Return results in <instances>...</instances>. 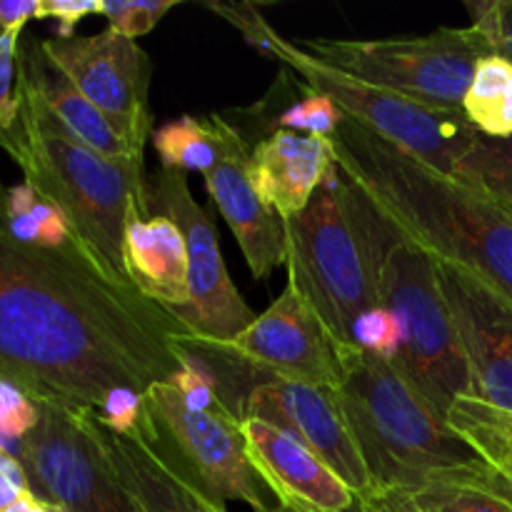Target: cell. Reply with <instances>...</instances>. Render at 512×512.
Instances as JSON below:
<instances>
[{"mask_svg": "<svg viewBox=\"0 0 512 512\" xmlns=\"http://www.w3.org/2000/svg\"><path fill=\"white\" fill-rule=\"evenodd\" d=\"M195 335L173 310L105 275L78 245L0 230V383L33 403L100 415L188 368Z\"/></svg>", "mask_w": 512, "mask_h": 512, "instance_id": "1", "label": "cell"}, {"mask_svg": "<svg viewBox=\"0 0 512 512\" xmlns=\"http://www.w3.org/2000/svg\"><path fill=\"white\" fill-rule=\"evenodd\" d=\"M223 135V155L213 170L203 175L210 198L233 230L243 258L255 280H265L278 265H285V230L275 210L263 203L248 173L250 148L238 130L213 115Z\"/></svg>", "mask_w": 512, "mask_h": 512, "instance_id": "16", "label": "cell"}, {"mask_svg": "<svg viewBox=\"0 0 512 512\" xmlns=\"http://www.w3.org/2000/svg\"><path fill=\"white\" fill-rule=\"evenodd\" d=\"M333 163L385 228L435 263L468 270L512 308V208L355 120L330 138Z\"/></svg>", "mask_w": 512, "mask_h": 512, "instance_id": "2", "label": "cell"}, {"mask_svg": "<svg viewBox=\"0 0 512 512\" xmlns=\"http://www.w3.org/2000/svg\"><path fill=\"white\" fill-rule=\"evenodd\" d=\"M478 140H480V145H483V148L493 155V158L512 165V135L510 138H488V135L480 133Z\"/></svg>", "mask_w": 512, "mask_h": 512, "instance_id": "36", "label": "cell"}, {"mask_svg": "<svg viewBox=\"0 0 512 512\" xmlns=\"http://www.w3.org/2000/svg\"><path fill=\"white\" fill-rule=\"evenodd\" d=\"M248 460L265 488L298 512H350L358 495L325 460L303 443L263 420H240Z\"/></svg>", "mask_w": 512, "mask_h": 512, "instance_id": "17", "label": "cell"}, {"mask_svg": "<svg viewBox=\"0 0 512 512\" xmlns=\"http://www.w3.org/2000/svg\"><path fill=\"white\" fill-rule=\"evenodd\" d=\"M335 355V395L373 480V498L425 485H475L512 500L495 470L450 428L393 360L365 348H340Z\"/></svg>", "mask_w": 512, "mask_h": 512, "instance_id": "3", "label": "cell"}, {"mask_svg": "<svg viewBox=\"0 0 512 512\" xmlns=\"http://www.w3.org/2000/svg\"><path fill=\"white\" fill-rule=\"evenodd\" d=\"M135 428L215 503L238 500L255 512L273 508L263 480L250 465L240 418L233 410L193 408L178 385L168 380L145 393Z\"/></svg>", "mask_w": 512, "mask_h": 512, "instance_id": "8", "label": "cell"}, {"mask_svg": "<svg viewBox=\"0 0 512 512\" xmlns=\"http://www.w3.org/2000/svg\"><path fill=\"white\" fill-rule=\"evenodd\" d=\"M105 0H40L38 20H55L58 38H73V30L88 15L103 13Z\"/></svg>", "mask_w": 512, "mask_h": 512, "instance_id": "33", "label": "cell"}, {"mask_svg": "<svg viewBox=\"0 0 512 512\" xmlns=\"http://www.w3.org/2000/svg\"><path fill=\"white\" fill-rule=\"evenodd\" d=\"M380 305L393 315L398 328L393 363L448 420L455 400L475 398V385L448 300L440 290L435 260L410 243L395 240L380 270Z\"/></svg>", "mask_w": 512, "mask_h": 512, "instance_id": "6", "label": "cell"}, {"mask_svg": "<svg viewBox=\"0 0 512 512\" xmlns=\"http://www.w3.org/2000/svg\"><path fill=\"white\" fill-rule=\"evenodd\" d=\"M175 5L178 0H105L100 15L108 23V30L135 40L148 35Z\"/></svg>", "mask_w": 512, "mask_h": 512, "instance_id": "28", "label": "cell"}, {"mask_svg": "<svg viewBox=\"0 0 512 512\" xmlns=\"http://www.w3.org/2000/svg\"><path fill=\"white\" fill-rule=\"evenodd\" d=\"M28 493H33V488H30V478L23 463L18 455L0 445V512H8Z\"/></svg>", "mask_w": 512, "mask_h": 512, "instance_id": "34", "label": "cell"}, {"mask_svg": "<svg viewBox=\"0 0 512 512\" xmlns=\"http://www.w3.org/2000/svg\"><path fill=\"white\" fill-rule=\"evenodd\" d=\"M30 488L63 512H143L108 458L93 413L35 403V423L18 443Z\"/></svg>", "mask_w": 512, "mask_h": 512, "instance_id": "10", "label": "cell"}, {"mask_svg": "<svg viewBox=\"0 0 512 512\" xmlns=\"http://www.w3.org/2000/svg\"><path fill=\"white\" fill-rule=\"evenodd\" d=\"M100 435L120 483L143 512H228L138 428L113 433L100 425Z\"/></svg>", "mask_w": 512, "mask_h": 512, "instance_id": "19", "label": "cell"}, {"mask_svg": "<svg viewBox=\"0 0 512 512\" xmlns=\"http://www.w3.org/2000/svg\"><path fill=\"white\" fill-rule=\"evenodd\" d=\"M195 350L223 358L233 368L263 373L265 380H298L325 388L338 383L333 340L313 305L290 283L238 338Z\"/></svg>", "mask_w": 512, "mask_h": 512, "instance_id": "13", "label": "cell"}, {"mask_svg": "<svg viewBox=\"0 0 512 512\" xmlns=\"http://www.w3.org/2000/svg\"><path fill=\"white\" fill-rule=\"evenodd\" d=\"M360 512H512V500L475 485L390 490L358 505Z\"/></svg>", "mask_w": 512, "mask_h": 512, "instance_id": "25", "label": "cell"}, {"mask_svg": "<svg viewBox=\"0 0 512 512\" xmlns=\"http://www.w3.org/2000/svg\"><path fill=\"white\" fill-rule=\"evenodd\" d=\"M20 70L30 80L40 98L60 118V123L88 148L105 158L143 160V148L130 143L108 118L50 63L40 50V43H30L20 50Z\"/></svg>", "mask_w": 512, "mask_h": 512, "instance_id": "22", "label": "cell"}, {"mask_svg": "<svg viewBox=\"0 0 512 512\" xmlns=\"http://www.w3.org/2000/svg\"><path fill=\"white\" fill-rule=\"evenodd\" d=\"M333 170L328 138L278 130L250 148L248 173L255 190L280 220L303 213Z\"/></svg>", "mask_w": 512, "mask_h": 512, "instance_id": "18", "label": "cell"}, {"mask_svg": "<svg viewBox=\"0 0 512 512\" xmlns=\"http://www.w3.org/2000/svg\"><path fill=\"white\" fill-rule=\"evenodd\" d=\"M435 273L468 358L475 398L512 410V308L468 270L435 263Z\"/></svg>", "mask_w": 512, "mask_h": 512, "instance_id": "15", "label": "cell"}, {"mask_svg": "<svg viewBox=\"0 0 512 512\" xmlns=\"http://www.w3.org/2000/svg\"><path fill=\"white\" fill-rule=\"evenodd\" d=\"M150 208L153 213L168 215L185 235L190 303L173 313L193 330V348H213L238 338L258 315L230 280L218 230L195 200L188 173L160 168L150 178Z\"/></svg>", "mask_w": 512, "mask_h": 512, "instance_id": "11", "label": "cell"}, {"mask_svg": "<svg viewBox=\"0 0 512 512\" xmlns=\"http://www.w3.org/2000/svg\"><path fill=\"white\" fill-rule=\"evenodd\" d=\"M0 38H3V30H0Z\"/></svg>", "mask_w": 512, "mask_h": 512, "instance_id": "40", "label": "cell"}, {"mask_svg": "<svg viewBox=\"0 0 512 512\" xmlns=\"http://www.w3.org/2000/svg\"><path fill=\"white\" fill-rule=\"evenodd\" d=\"M463 113L488 138L512 135V60L488 55L475 68L463 100Z\"/></svg>", "mask_w": 512, "mask_h": 512, "instance_id": "27", "label": "cell"}, {"mask_svg": "<svg viewBox=\"0 0 512 512\" xmlns=\"http://www.w3.org/2000/svg\"><path fill=\"white\" fill-rule=\"evenodd\" d=\"M225 115H233L238 120H228L240 138L248 143L250 138L265 140L278 130H293L303 135H318V138H333L343 125L345 115L333 105V100L325 98L315 88H310L305 80H295L293 70H280L273 88L263 95L255 105L240 110H230ZM255 143V145H258Z\"/></svg>", "mask_w": 512, "mask_h": 512, "instance_id": "21", "label": "cell"}, {"mask_svg": "<svg viewBox=\"0 0 512 512\" xmlns=\"http://www.w3.org/2000/svg\"><path fill=\"white\" fill-rule=\"evenodd\" d=\"M283 230L288 283L313 305L335 350L355 348V328L380 308V270L398 238L335 163Z\"/></svg>", "mask_w": 512, "mask_h": 512, "instance_id": "5", "label": "cell"}, {"mask_svg": "<svg viewBox=\"0 0 512 512\" xmlns=\"http://www.w3.org/2000/svg\"><path fill=\"white\" fill-rule=\"evenodd\" d=\"M265 512H298V510H295V508H288V505H273V508H270V510H265Z\"/></svg>", "mask_w": 512, "mask_h": 512, "instance_id": "38", "label": "cell"}, {"mask_svg": "<svg viewBox=\"0 0 512 512\" xmlns=\"http://www.w3.org/2000/svg\"><path fill=\"white\" fill-rule=\"evenodd\" d=\"M455 175H463V178L483 185L488 193H493L495 198H500L512 208V165L493 158V155L480 145L478 138L470 145L468 153L460 158V163L455 165Z\"/></svg>", "mask_w": 512, "mask_h": 512, "instance_id": "31", "label": "cell"}, {"mask_svg": "<svg viewBox=\"0 0 512 512\" xmlns=\"http://www.w3.org/2000/svg\"><path fill=\"white\" fill-rule=\"evenodd\" d=\"M0 148L23 170V183L60 210L75 243L113 280L123 265L130 210L150 208L143 160H115L80 143L20 70V118Z\"/></svg>", "mask_w": 512, "mask_h": 512, "instance_id": "4", "label": "cell"}, {"mask_svg": "<svg viewBox=\"0 0 512 512\" xmlns=\"http://www.w3.org/2000/svg\"><path fill=\"white\" fill-rule=\"evenodd\" d=\"M8 512H50V505L45 500H40L35 493H28L25 498H20Z\"/></svg>", "mask_w": 512, "mask_h": 512, "instance_id": "37", "label": "cell"}, {"mask_svg": "<svg viewBox=\"0 0 512 512\" xmlns=\"http://www.w3.org/2000/svg\"><path fill=\"white\" fill-rule=\"evenodd\" d=\"M123 265L128 283L168 310L190 303L188 245L168 215L133 208L125 228Z\"/></svg>", "mask_w": 512, "mask_h": 512, "instance_id": "20", "label": "cell"}, {"mask_svg": "<svg viewBox=\"0 0 512 512\" xmlns=\"http://www.w3.org/2000/svg\"><path fill=\"white\" fill-rule=\"evenodd\" d=\"M473 25L485 35L495 55L512 60V0L473 5Z\"/></svg>", "mask_w": 512, "mask_h": 512, "instance_id": "32", "label": "cell"}, {"mask_svg": "<svg viewBox=\"0 0 512 512\" xmlns=\"http://www.w3.org/2000/svg\"><path fill=\"white\" fill-rule=\"evenodd\" d=\"M0 230L20 243L43 248L78 245L60 210L28 183L0 185Z\"/></svg>", "mask_w": 512, "mask_h": 512, "instance_id": "24", "label": "cell"}, {"mask_svg": "<svg viewBox=\"0 0 512 512\" xmlns=\"http://www.w3.org/2000/svg\"><path fill=\"white\" fill-rule=\"evenodd\" d=\"M40 50L115 130L145 150L153 128V60L135 40L105 28L95 35H73L68 40H40Z\"/></svg>", "mask_w": 512, "mask_h": 512, "instance_id": "12", "label": "cell"}, {"mask_svg": "<svg viewBox=\"0 0 512 512\" xmlns=\"http://www.w3.org/2000/svg\"><path fill=\"white\" fill-rule=\"evenodd\" d=\"M40 0H0V30L23 33L28 20H38Z\"/></svg>", "mask_w": 512, "mask_h": 512, "instance_id": "35", "label": "cell"}, {"mask_svg": "<svg viewBox=\"0 0 512 512\" xmlns=\"http://www.w3.org/2000/svg\"><path fill=\"white\" fill-rule=\"evenodd\" d=\"M275 60L333 100L345 118L418 155L443 173H455V165L478 138V128L463 110L433 108L393 90L350 78L285 38H280Z\"/></svg>", "mask_w": 512, "mask_h": 512, "instance_id": "9", "label": "cell"}, {"mask_svg": "<svg viewBox=\"0 0 512 512\" xmlns=\"http://www.w3.org/2000/svg\"><path fill=\"white\" fill-rule=\"evenodd\" d=\"M213 13L223 15L245 40L248 45H253L258 53H263L265 58L275 60L278 53V43L283 35L263 18L260 8L255 3H208L205 5Z\"/></svg>", "mask_w": 512, "mask_h": 512, "instance_id": "30", "label": "cell"}, {"mask_svg": "<svg viewBox=\"0 0 512 512\" xmlns=\"http://www.w3.org/2000/svg\"><path fill=\"white\" fill-rule=\"evenodd\" d=\"M160 168L180 173H208L223 155V135L215 118L180 115L153 133Z\"/></svg>", "mask_w": 512, "mask_h": 512, "instance_id": "26", "label": "cell"}, {"mask_svg": "<svg viewBox=\"0 0 512 512\" xmlns=\"http://www.w3.org/2000/svg\"><path fill=\"white\" fill-rule=\"evenodd\" d=\"M50 512H63V510H58V508H53V505H50Z\"/></svg>", "mask_w": 512, "mask_h": 512, "instance_id": "39", "label": "cell"}, {"mask_svg": "<svg viewBox=\"0 0 512 512\" xmlns=\"http://www.w3.org/2000/svg\"><path fill=\"white\" fill-rule=\"evenodd\" d=\"M245 418L263 420L313 450L358 495V505L373 498V480L350 433L335 388L298 380H263L245 398Z\"/></svg>", "mask_w": 512, "mask_h": 512, "instance_id": "14", "label": "cell"}, {"mask_svg": "<svg viewBox=\"0 0 512 512\" xmlns=\"http://www.w3.org/2000/svg\"><path fill=\"white\" fill-rule=\"evenodd\" d=\"M448 423L495 470L512 495V410L480 398H458Z\"/></svg>", "mask_w": 512, "mask_h": 512, "instance_id": "23", "label": "cell"}, {"mask_svg": "<svg viewBox=\"0 0 512 512\" xmlns=\"http://www.w3.org/2000/svg\"><path fill=\"white\" fill-rule=\"evenodd\" d=\"M300 48L363 83L433 108L463 110L475 68L495 55L475 25L380 40H305Z\"/></svg>", "mask_w": 512, "mask_h": 512, "instance_id": "7", "label": "cell"}, {"mask_svg": "<svg viewBox=\"0 0 512 512\" xmlns=\"http://www.w3.org/2000/svg\"><path fill=\"white\" fill-rule=\"evenodd\" d=\"M20 35L3 33L0 38V143L20 118Z\"/></svg>", "mask_w": 512, "mask_h": 512, "instance_id": "29", "label": "cell"}]
</instances>
